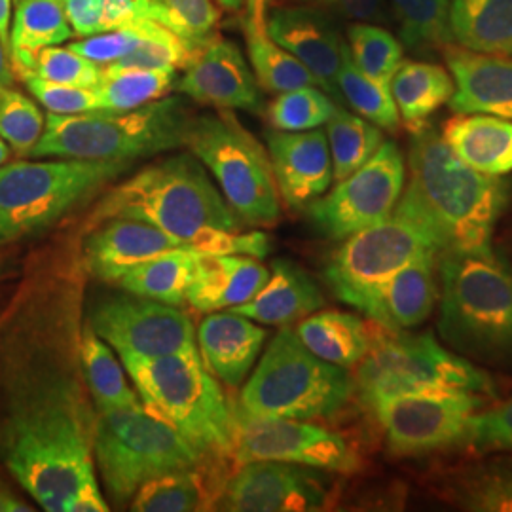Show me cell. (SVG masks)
Segmentation results:
<instances>
[{
  "label": "cell",
  "instance_id": "cell-1",
  "mask_svg": "<svg viewBox=\"0 0 512 512\" xmlns=\"http://www.w3.org/2000/svg\"><path fill=\"white\" fill-rule=\"evenodd\" d=\"M4 380L2 461L48 512H107L93 461L95 416L74 357L52 346H29Z\"/></svg>",
  "mask_w": 512,
  "mask_h": 512
},
{
  "label": "cell",
  "instance_id": "cell-2",
  "mask_svg": "<svg viewBox=\"0 0 512 512\" xmlns=\"http://www.w3.org/2000/svg\"><path fill=\"white\" fill-rule=\"evenodd\" d=\"M114 217L148 222L200 255L264 258L270 238L243 232V222L194 154L147 165L109 190L93 209L92 226Z\"/></svg>",
  "mask_w": 512,
  "mask_h": 512
},
{
  "label": "cell",
  "instance_id": "cell-3",
  "mask_svg": "<svg viewBox=\"0 0 512 512\" xmlns=\"http://www.w3.org/2000/svg\"><path fill=\"white\" fill-rule=\"evenodd\" d=\"M512 184L475 171L427 124L414 129L399 205L425 220L444 251H492L495 226L511 202ZM442 251V253H444Z\"/></svg>",
  "mask_w": 512,
  "mask_h": 512
},
{
  "label": "cell",
  "instance_id": "cell-4",
  "mask_svg": "<svg viewBox=\"0 0 512 512\" xmlns=\"http://www.w3.org/2000/svg\"><path fill=\"white\" fill-rule=\"evenodd\" d=\"M439 332L458 355L512 372V270L492 251L439 256Z\"/></svg>",
  "mask_w": 512,
  "mask_h": 512
},
{
  "label": "cell",
  "instance_id": "cell-5",
  "mask_svg": "<svg viewBox=\"0 0 512 512\" xmlns=\"http://www.w3.org/2000/svg\"><path fill=\"white\" fill-rule=\"evenodd\" d=\"M192 120L188 103L179 95L162 97L139 109L50 112L29 156L131 164L186 145Z\"/></svg>",
  "mask_w": 512,
  "mask_h": 512
},
{
  "label": "cell",
  "instance_id": "cell-6",
  "mask_svg": "<svg viewBox=\"0 0 512 512\" xmlns=\"http://www.w3.org/2000/svg\"><path fill=\"white\" fill-rule=\"evenodd\" d=\"M141 403L207 459L234 458L238 416L200 351L122 359Z\"/></svg>",
  "mask_w": 512,
  "mask_h": 512
},
{
  "label": "cell",
  "instance_id": "cell-7",
  "mask_svg": "<svg viewBox=\"0 0 512 512\" xmlns=\"http://www.w3.org/2000/svg\"><path fill=\"white\" fill-rule=\"evenodd\" d=\"M353 395L348 368L313 355L287 325L275 334L243 387L238 410L253 418L327 420L342 412Z\"/></svg>",
  "mask_w": 512,
  "mask_h": 512
},
{
  "label": "cell",
  "instance_id": "cell-8",
  "mask_svg": "<svg viewBox=\"0 0 512 512\" xmlns=\"http://www.w3.org/2000/svg\"><path fill=\"white\" fill-rule=\"evenodd\" d=\"M205 456L181 433L150 414L145 404L97 410L93 461L110 499L126 505L156 476L205 463Z\"/></svg>",
  "mask_w": 512,
  "mask_h": 512
},
{
  "label": "cell",
  "instance_id": "cell-9",
  "mask_svg": "<svg viewBox=\"0 0 512 512\" xmlns=\"http://www.w3.org/2000/svg\"><path fill=\"white\" fill-rule=\"evenodd\" d=\"M128 167L67 158L0 165V245L46 230Z\"/></svg>",
  "mask_w": 512,
  "mask_h": 512
},
{
  "label": "cell",
  "instance_id": "cell-10",
  "mask_svg": "<svg viewBox=\"0 0 512 512\" xmlns=\"http://www.w3.org/2000/svg\"><path fill=\"white\" fill-rule=\"evenodd\" d=\"M382 330L384 334L374 338L353 376L355 393L365 406L382 397L416 391H469L494 397L490 374L444 348L433 334Z\"/></svg>",
  "mask_w": 512,
  "mask_h": 512
},
{
  "label": "cell",
  "instance_id": "cell-11",
  "mask_svg": "<svg viewBox=\"0 0 512 512\" xmlns=\"http://www.w3.org/2000/svg\"><path fill=\"white\" fill-rule=\"evenodd\" d=\"M186 145L243 226L270 228L279 222L281 196L270 156L228 110L194 116Z\"/></svg>",
  "mask_w": 512,
  "mask_h": 512
},
{
  "label": "cell",
  "instance_id": "cell-12",
  "mask_svg": "<svg viewBox=\"0 0 512 512\" xmlns=\"http://www.w3.org/2000/svg\"><path fill=\"white\" fill-rule=\"evenodd\" d=\"M431 251H444L439 234L397 203L387 219L346 238L330 258L325 279L338 300L370 319L387 281L410 260Z\"/></svg>",
  "mask_w": 512,
  "mask_h": 512
},
{
  "label": "cell",
  "instance_id": "cell-13",
  "mask_svg": "<svg viewBox=\"0 0 512 512\" xmlns=\"http://www.w3.org/2000/svg\"><path fill=\"white\" fill-rule=\"evenodd\" d=\"M486 397L469 391H416L382 397L366 408L384 429L393 456L414 458L465 444Z\"/></svg>",
  "mask_w": 512,
  "mask_h": 512
},
{
  "label": "cell",
  "instance_id": "cell-14",
  "mask_svg": "<svg viewBox=\"0 0 512 512\" xmlns=\"http://www.w3.org/2000/svg\"><path fill=\"white\" fill-rule=\"evenodd\" d=\"M406 160L393 141L338 181L327 196L308 205L313 226L329 239H346L387 219L403 196Z\"/></svg>",
  "mask_w": 512,
  "mask_h": 512
},
{
  "label": "cell",
  "instance_id": "cell-15",
  "mask_svg": "<svg viewBox=\"0 0 512 512\" xmlns=\"http://www.w3.org/2000/svg\"><path fill=\"white\" fill-rule=\"evenodd\" d=\"M88 325L120 359H152L198 349L188 313L128 291L99 300L90 311Z\"/></svg>",
  "mask_w": 512,
  "mask_h": 512
},
{
  "label": "cell",
  "instance_id": "cell-16",
  "mask_svg": "<svg viewBox=\"0 0 512 512\" xmlns=\"http://www.w3.org/2000/svg\"><path fill=\"white\" fill-rule=\"evenodd\" d=\"M236 450L239 465L247 461H283L351 475L359 471L361 458L348 440L311 421L287 418H253L236 408Z\"/></svg>",
  "mask_w": 512,
  "mask_h": 512
},
{
  "label": "cell",
  "instance_id": "cell-17",
  "mask_svg": "<svg viewBox=\"0 0 512 512\" xmlns=\"http://www.w3.org/2000/svg\"><path fill=\"white\" fill-rule=\"evenodd\" d=\"M325 471L283 461L241 463L224 482L215 509L228 512L323 511L330 503Z\"/></svg>",
  "mask_w": 512,
  "mask_h": 512
},
{
  "label": "cell",
  "instance_id": "cell-18",
  "mask_svg": "<svg viewBox=\"0 0 512 512\" xmlns=\"http://www.w3.org/2000/svg\"><path fill=\"white\" fill-rule=\"evenodd\" d=\"M268 35L293 54L334 101H342L338 74L349 54L336 23L317 8H277L266 16Z\"/></svg>",
  "mask_w": 512,
  "mask_h": 512
},
{
  "label": "cell",
  "instance_id": "cell-19",
  "mask_svg": "<svg viewBox=\"0 0 512 512\" xmlns=\"http://www.w3.org/2000/svg\"><path fill=\"white\" fill-rule=\"evenodd\" d=\"M177 90L184 97L220 110L262 112V88L238 46L211 38L188 63Z\"/></svg>",
  "mask_w": 512,
  "mask_h": 512
},
{
  "label": "cell",
  "instance_id": "cell-20",
  "mask_svg": "<svg viewBox=\"0 0 512 512\" xmlns=\"http://www.w3.org/2000/svg\"><path fill=\"white\" fill-rule=\"evenodd\" d=\"M268 156L279 196L293 211L329 192L334 181L329 139L323 129L270 131L266 135Z\"/></svg>",
  "mask_w": 512,
  "mask_h": 512
},
{
  "label": "cell",
  "instance_id": "cell-21",
  "mask_svg": "<svg viewBox=\"0 0 512 512\" xmlns=\"http://www.w3.org/2000/svg\"><path fill=\"white\" fill-rule=\"evenodd\" d=\"M186 249L181 239L143 220L114 217L95 224L84 243V266L107 283H118L129 270L156 256Z\"/></svg>",
  "mask_w": 512,
  "mask_h": 512
},
{
  "label": "cell",
  "instance_id": "cell-22",
  "mask_svg": "<svg viewBox=\"0 0 512 512\" xmlns=\"http://www.w3.org/2000/svg\"><path fill=\"white\" fill-rule=\"evenodd\" d=\"M444 59L454 78L450 109L458 114H492L512 120V57L448 46Z\"/></svg>",
  "mask_w": 512,
  "mask_h": 512
},
{
  "label": "cell",
  "instance_id": "cell-23",
  "mask_svg": "<svg viewBox=\"0 0 512 512\" xmlns=\"http://www.w3.org/2000/svg\"><path fill=\"white\" fill-rule=\"evenodd\" d=\"M266 338V329L236 311H213L196 332L203 365L219 382L230 387L243 384Z\"/></svg>",
  "mask_w": 512,
  "mask_h": 512
},
{
  "label": "cell",
  "instance_id": "cell-24",
  "mask_svg": "<svg viewBox=\"0 0 512 512\" xmlns=\"http://www.w3.org/2000/svg\"><path fill=\"white\" fill-rule=\"evenodd\" d=\"M440 253H423L393 275L378 298L372 323L389 332L412 330L425 323L439 300Z\"/></svg>",
  "mask_w": 512,
  "mask_h": 512
},
{
  "label": "cell",
  "instance_id": "cell-25",
  "mask_svg": "<svg viewBox=\"0 0 512 512\" xmlns=\"http://www.w3.org/2000/svg\"><path fill=\"white\" fill-rule=\"evenodd\" d=\"M270 277L260 258L249 255H202L186 302L194 310H232L253 300Z\"/></svg>",
  "mask_w": 512,
  "mask_h": 512
},
{
  "label": "cell",
  "instance_id": "cell-26",
  "mask_svg": "<svg viewBox=\"0 0 512 512\" xmlns=\"http://www.w3.org/2000/svg\"><path fill=\"white\" fill-rule=\"evenodd\" d=\"M325 306L321 289L293 260L279 258L264 287L247 304L232 308L256 323L287 327Z\"/></svg>",
  "mask_w": 512,
  "mask_h": 512
},
{
  "label": "cell",
  "instance_id": "cell-27",
  "mask_svg": "<svg viewBox=\"0 0 512 512\" xmlns=\"http://www.w3.org/2000/svg\"><path fill=\"white\" fill-rule=\"evenodd\" d=\"M442 139L475 171L494 177L512 173V120L492 114H459L444 126Z\"/></svg>",
  "mask_w": 512,
  "mask_h": 512
},
{
  "label": "cell",
  "instance_id": "cell-28",
  "mask_svg": "<svg viewBox=\"0 0 512 512\" xmlns=\"http://www.w3.org/2000/svg\"><path fill=\"white\" fill-rule=\"evenodd\" d=\"M73 37L63 0H16L8 33V54L14 73H33L37 55Z\"/></svg>",
  "mask_w": 512,
  "mask_h": 512
},
{
  "label": "cell",
  "instance_id": "cell-29",
  "mask_svg": "<svg viewBox=\"0 0 512 512\" xmlns=\"http://www.w3.org/2000/svg\"><path fill=\"white\" fill-rule=\"evenodd\" d=\"M266 16L268 14L264 4H260L258 0H249L247 14L243 19V31L258 86L270 93L317 86L310 71L268 35Z\"/></svg>",
  "mask_w": 512,
  "mask_h": 512
},
{
  "label": "cell",
  "instance_id": "cell-30",
  "mask_svg": "<svg viewBox=\"0 0 512 512\" xmlns=\"http://www.w3.org/2000/svg\"><path fill=\"white\" fill-rule=\"evenodd\" d=\"M294 330L313 355L344 368L359 365L374 342L365 321L344 311H315Z\"/></svg>",
  "mask_w": 512,
  "mask_h": 512
},
{
  "label": "cell",
  "instance_id": "cell-31",
  "mask_svg": "<svg viewBox=\"0 0 512 512\" xmlns=\"http://www.w3.org/2000/svg\"><path fill=\"white\" fill-rule=\"evenodd\" d=\"M450 27L459 48L512 57V0H452Z\"/></svg>",
  "mask_w": 512,
  "mask_h": 512
},
{
  "label": "cell",
  "instance_id": "cell-32",
  "mask_svg": "<svg viewBox=\"0 0 512 512\" xmlns=\"http://www.w3.org/2000/svg\"><path fill=\"white\" fill-rule=\"evenodd\" d=\"M389 88L401 122L414 131L425 126L427 120L452 99L454 78L437 63L403 61L393 74Z\"/></svg>",
  "mask_w": 512,
  "mask_h": 512
},
{
  "label": "cell",
  "instance_id": "cell-33",
  "mask_svg": "<svg viewBox=\"0 0 512 512\" xmlns=\"http://www.w3.org/2000/svg\"><path fill=\"white\" fill-rule=\"evenodd\" d=\"M224 486L205 473V463L145 482L129 505L135 512H192L215 509Z\"/></svg>",
  "mask_w": 512,
  "mask_h": 512
},
{
  "label": "cell",
  "instance_id": "cell-34",
  "mask_svg": "<svg viewBox=\"0 0 512 512\" xmlns=\"http://www.w3.org/2000/svg\"><path fill=\"white\" fill-rule=\"evenodd\" d=\"M442 494L463 511L512 512V459H492L452 471L442 484Z\"/></svg>",
  "mask_w": 512,
  "mask_h": 512
},
{
  "label": "cell",
  "instance_id": "cell-35",
  "mask_svg": "<svg viewBox=\"0 0 512 512\" xmlns=\"http://www.w3.org/2000/svg\"><path fill=\"white\" fill-rule=\"evenodd\" d=\"M200 256L190 249H177L135 266L118 283L128 293L183 306L194 283Z\"/></svg>",
  "mask_w": 512,
  "mask_h": 512
},
{
  "label": "cell",
  "instance_id": "cell-36",
  "mask_svg": "<svg viewBox=\"0 0 512 512\" xmlns=\"http://www.w3.org/2000/svg\"><path fill=\"white\" fill-rule=\"evenodd\" d=\"M78 357L84 384L88 385L97 410L141 404V397L129 387L124 368L114 359L109 344L101 340L90 325L80 332Z\"/></svg>",
  "mask_w": 512,
  "mask_h": 512
},
{
  "label": "cell",
  "instance_id": "cell-37",
  "mask_svg": "<svg viewBox=\"0 0 512 512\" xmlns=\"http://www.w3.org/2000/svg\"><path fill=\"white\" fill-rule=\"evenodd\" d=\"M399 23L401 44L412 54L446 50L454 44L450 12L452 0H389Z\"/></svg>",
  "mask_w": 512,
  "mask_h": 512
},
{
  "label": "cell",
  "instance_id": "cell-38",
  "mask_svg": "<svg viewBox=\"0 0 512 512\" xmlns=\"http://www.w3.org/2000/svg\"><path fill=\"white\" fill-rule=\"evenodd\" d=\"M325 126L336 183L366 164L384 145L382 129L363 116L340 107L334 110Z\"/></svg>",
  "mask_w": 512,
  "mask_h": 512
},
{
  "label": "cell",
  "instance_id": "cell-39",
  "mask_svg": "<svg viewBox=\"0 0 512 512\" xmlns=\"http://www.w3.org/2000/svg\"><path fill=\"white\" fill-rule=\"evenodd\" d=\"M175 73L160 69H103L93 90L99 97L101 110L139 109L165 97L175 84Z\"/></svg>",
  "mask_w": 512,
  "mask_h": 512
},
{
  "label": "cell",
  "instance_id": "cell-40",
  "mask_svg": "<svg viewBox=\"0 0 512 512\" xmlns=\"http://www.w3.org/2000/svg\"><path fill=\"white\" fill-rule=\"evenodd\" d=\"M338 90L342 101L374 126L387 131H397L401 126V116L391 88L366 76L349 54L338 74Z\"/></svg>",
  "mask_w": 512,
  "mask_h": 512
},
{
  "label": "cell",
  "instance_id": "cell-41",
  "mask_svg": "<svg viewBox=\"0 0 512 512\" xmlns=\"http://www.w3.org/2000/svg\"><path fill=\"white\" fill-rule=\"evenodd\" d=\"M348 48L353 63L366 76L387 86L404 61L403 44L387 29L370 21L349 25Z\"/></svg>",
  "mask_w": 512,
  "mask_h": 512
},
{
  "label": "cell",
  "instance_id": "cell-42",
  "mask_svg": "<svg viewBox=\"0 0 512 512\" xmlns=\"http://www.w3.org/2000/svg\"><path fill=\"white\" fill-rule=\"evenodd\" d=\"M73 35L80 38L152 19L150 0H63Z\"/></svg>",
  "mask_w": 512,
  "mask_h": 512
},
{
  "label": "cell",
  "instance_id": "cell-43",
  "mask_svg": "<svg viewBox=\"0 0 512 512\" xmlns=\"http://www.w3.org/2000/svg\"><path fill=\"white\" fill-rule=\"evenodd\" d=\"M150 16L200 52L220 19L215 0H150Z\"/></svg>",
  "mask_w": 512,
  "mask_h": 512
},
{
  "label": "cell",
  "instance_id": "cell-44",
  "mask_svg": "<svg viewBox=\"0 0 512 512\" xmlns=\"http://www.w3.org/2000/svg\"><path fill=\"white\" fill-rule=\"evenodd\" d=\"M336 101L319 86H304L291 92L277 93L268 107V122L277 131H310L330 120Z\"/></svg>",
  "mask_w": 512,
  "mask_h": 512
},
{
  "label": "cell",
  "instance_id": "cell-45",
  "mask_svg": "<svg viewBox=\"0 0 512 512\" xmlns=\"http://www.w3.org/2000/svg\"><path fill=\"white\" fill-rule=\"evenodd\" d=\"M198 54L177 35L165 29L160 23H152L148 37L126 57L110 63L103 69L124 71V69H160V71H177L186 69L188 63Z\"/></svg>",
  "mask_w": 512,
  "mask_h": 512
},
{
  "label": "cell",
  "instance_id": "cell-46",
  "mask_svg": "<svg viewBox=\"0 0 512 512\" xmlns=\"http://www.w3.org/2000/svg\"><path fill=\"white\" fill-rule=\"evenodd\" d=\"M46 118L33 99L6 88L0 92V137L18 154L31 150L44 131Z\"/></svg>",
  "mask_w": 512,
  "mask_h": 512
},
{
  "label": "cell",
  "instance_id": "cell-47",
  "mask_svg": "<svg viewBox=\"0 0 512 512\" xmlns=\"http://www.w3.org/2000/svg\"><path fill=\"white\" fill-rule=\"evenodd\" d=\"M103 67L90 61L84 55L76 54L71 48L50 46L37 55L33 73L55 84L95 88L101 78Z\"/></svg>",
  "mask_w": 512,
  "mask_h": 512
},
{
  "label": "cell",
  "instance_id": "cell-48",
  "mask_svg": "<svg viewBox=\"0 0 512 512\" xmlns=\"http://www.w3.org/2000/svg\"><path fill=\"white\" fill-rule=\"evenodd\" d=\"M152 23H154V19H147V21H139V23L126 25V27H120L114 31H107V33L80 38L69 48L76 54L88 57L99 67H107L110 63L126 57L129 52H133L148 37Z\"/></svg>",
  "mask_w": 512,
  "mask_h": 512
},
{
  "label": "cell",
  "instance_id": "cell-49",
  "mask_svg": "<svg viewBox=\"0 0 512 512\" xmlns=\"http://www.w3.org/2000/svg\"><path fill=\"white\" fill-rule=\"evenodd\" d=\"M23 82L38 103L54 114H86L101 110L99 97L93 88L55 84L37 74H27Z\"/></svg>",
  "mask_w": 512,
  "mask_h": 512
},
{
  "label": "cell",
  "instance_id": "cell-50",
  "mask_svg": "<svg viewBox=\"0 0 512 512\" xmlns=\"http://www.w3.org/2000/svg\"><path fill=\"white\" fill-rule=\"evenodd\" d=\"M467 446L478 454L511 452L512 454V397L494 408H482L471 421Z\"/></svg>",
  "mask_w": 512,
  "mask_h": 512
},
{
  "label": "cell",
  "instance_id": "cell-51",
  "mask_svg": "<svg viewBox=\"0 0 512 512\" xmlns=\"http://www.w3.org/2000/svg\"><path fill=\"white\" fill-rule=\"evenodd\" d=\"M355 21L380 23L387 19L385 0H306Z\"/></svg>",
  "mask_w": 512,
  "mask_h": 512
},
{
  "label": "cell",
  "instance_id": "cell-52",
  "mask_svg": "<svg viewBox=\"0 0 512 512\" xmlns=\"http://www.w3.org/2000/svg\"><path fill=\"white\" fill-rule=\"evenodd\" d=\"M35 511L25 501H21L18 495L12 494V490L0 480V512H31Z\"/></svg>",
  "mask_w": 512,
  "mask_h": 512
},
{
  "label": "cell",
  "instance_id": "cell-53",
  "mask_svg": "<svg viewBox=\"0 0 512 512\" xmlns=\"http://www.w3.org/2000/svg\"><path fill=\"white\" fill-rule=\"evenodd\" d=\"M14 76L16 73H14L10 54H8V44L4 42V38L0 37V92L6 88H12Z\"/></svg>",
  "mask_w": 512,
  "mask_h": 512
},
{
  "label": "cell",
  "instance_id": "cell-54",
  "mask_svg": "<svg viewBox=\"0 0 512 512\" xmlns=\"http://www.w3.org/2000/svg\"><path fill=\"white\" fill-rule=\"evenodd\" d=\"M12 2L14 0H0V37L8 44L10 21H12Z\"/></svg>",
  "mask_w": 512,
  "mask_h": 512
},
{
  "label": "cell",
  "instance_id": "cell-55",
  "mask_svg": "<svg viewBox=\"0 0 512 512\" xmlns=\"http://www.w3.org/2000/svg\"><path fill=\"white\" fill-rule=\"evenodd\" d=\"M8 158H10V147H8V143L0 137V165L6 164Z\"/></svg>",
  "mask_w": 512,
  "mask_h": 512
},
{
  "label": "cell",
  "instance_id": "cell-56",
  "mask_svg": "<svg viewBox=\"0 0 512 512\" xmlns=\"http://www.w3.org/2000/svg\"><path fill=\"white\" fill-rule=\"evenodd\" d=\"M226 10H239L243 6V0H215Z\"/></svg>",
  "mask_w": 512,
  "mask_h": 512
},
{
  "label": "cell",
  "instance_id": "cell-57",
  "mask_svg": "<svg viewBox=\"0 0 512 512\" xmlns=\"http://www.w3.org/2000/svg\"><path fill=\"white\" fill-rule=\"evenodd\" d=\"M258 2H260V4H264V6H268L272 0H258Z\"/></svg>",
  "mask_w": 512,
  "mask_h": 512
}]
</instances>
